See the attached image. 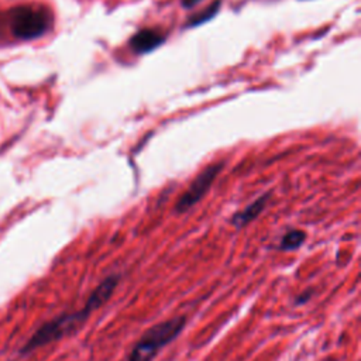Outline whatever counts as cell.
<instances>
[{"mask_svg": "<svg viewBox=\"0 0 361 361\" xmlns=\"http://www.w3.org/2000/svg\"><path fill=\"white\" fill-rule=\"evenodd\" d=\"M51 15L44 8L20 6L12 12L11 30L19 40H36L51 27Z\"/></svg>", "mask_w": 361, "mask_h": 361, "instance_id": "3", "label": "cell"}, {"mask_svg": "<svg viewBox=\"0 0 361 361\" xmlns=\"http://www.w3.org/2000/svg\"><path fill=\"white\" fill-rule=\"evenodd\" d=\"M202 0H182V6L185 8V9H191V8H193V6H196L198 4H200Z\"/></svg>", "mask_w": 361, "mask_h": 361, "instance_id": "10", "label": "cell"}, {"mask_svg": "<svg viewBox=\"0 0 361 361\" xmlns=\"http://www.w3.org/2000/svg\"><path fill=\"white\" fill-rule=\"evenodd\" d=\"M220 4H222L220 0H216V2L212 4L207 9H205V11L200 12V13H198L196 16H193V18L189 20V23L186 25V27H196V26H200V25L209 22L210 19H213V18L219 13V11H220Z\"/></svg>", "mask_w": 361, "mask_h": 361, "instance_id": "8", "label": "cell"}, {"mask_svg": "<svg viewBox=\"0 0 361 361\" xmlns=\"http://www.w3.org/2000/svg\"><path fill=\"white\" fill-rule=\"evenodd\" d=\"M268 200H270V193H266V195L260 196L257 200H254L252 205H249L245 210L236 213L233 216V219H231L233 226L237 227V229L246 227L249 223L256 220L263 213V210L266 209Z\"/></svg>", "mask_w": 361, "mask_h": 361, "instance_id": "6", "label": "cell"}, {"mask_svg": "<svg viewBox=\"0 0 361 361\" xmlns=\"http://www.w3.org/2000/svg\"><path fill=\"white\" fill-rule=\"evenodd\" d=\"M186 323V316L178 315L153 325L133 346L126 361H154L158 353L184 332Z\"/></svg>", "mask_w": 361, "mask_h": 361, "instance_id": "2", "label": "cell"}, {"mask_svg": "<svg viewBox=\"0 0 361 361\" xmlns=\"http://www.w3.org/2000/svg\"><path fill=\"white\" fill-rule=\"evenodd\" d=\"M222 168H223V164H213V165L207 167L203 172H200L198 175V178L191 184L188 191L175 203V212L178 214H181V213H185L189 209H192L210 189L213 181L216 179V177L222 171Z\"/></svg>", "mask_w": 361, "mask_h": 361, "instance_id": "4", "label": "cell"}, {"mask_svg": "<svg viewBox=\"0 0 361 361\" xmlns=\"http://www.w3.org/2000/svg\"><path fill=\"white\" fill-rule=\"evenodd\" d=\"M323 361H334V360H323Z\"/></svg>", "mask_w": 361, "mask_h": 361, "instance_id": "11", "label": "cell"}, {"mask_svg": "<svg viewBox=\"0 0 361 361\" xmlns=\"http://www.w3.org/2000/svg\"><path fill=\"white\" fill-rule=\"evenodd\" d=\"M305 240H306V233L304 230H299V229L290 230L288 233L284 234L278 249L282 250V252L298 250L299 247L304 246Z\"/></svg>", "mask_w": 361, "mask_h": 361, "instance_id": "7", "label": "cell"}, {"mask_svg": "<svg viewBox=\"0 0 361 361\" xmlns=\"http://www.w3.org/2000/svg\"><path fill=\"white\" fill-rule=\"evenodd\" d=\"M164 41H165V37L161 33H158L157 30L146 29L135 34L130 39L129 46L137 54H147L158 48Z\"/></svg>", "mask_w": 361, "mask_h": 361, "instance_id": "5", "label": "cell"}, {"mask_svg": "<svg viewBox=\"0 0 361 361\" xmlns=\"http://www.w3.org/2000/svg\"><path fill=\"white\" fill-rule=\"evenodd\" d=\"M312 292H313L312 290H308V291L302 292V294L297 298V304H298V305H305L306 302H309V299H311L312 295H313Z\"/></svg>", "mask_w": 361, "mask_h": 361, "instance_id": "9", "label": "cell"}, {"mask_svg": "<svg viewBox=\"0 0 361 361\" xmlns=\"http://www.w3.org/2000/svg\"><path fill=\"white\" fill-rule=\"evenodd\" d=\"M120 274H110L104 280H102L96 288L90 292L88 299L85 301L83 306L78 311L62 313L44 325H41L34 334L27 340V343L22 347V354L33 353L44 346H48L54 341H58L72 333H75L96 311L104 306L111 297L114 295L118 284H120Z\"/></svg>", "mask_w": 361, "mask_h": 361, "instance_id": "1", "label": "cell"}]
</instances>
